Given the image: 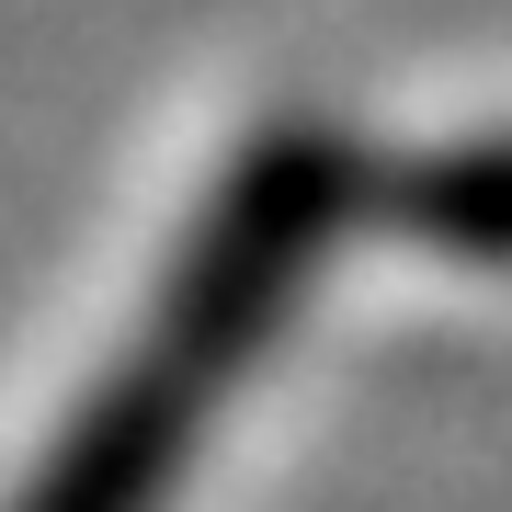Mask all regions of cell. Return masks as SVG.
I'll return each mask as SVG.
<instances>
[{
    "label": "cell",
    "instance_id": "cell-1",
    "mask_svg": "<svg viewBox=\"0 0 512 512\" xmlns=\"http://www.w3.org/2000/svg\"><path fill=\"white\" fill-rule=\"evenodd\" d=\"M342 205H353L342 137H319V126H274L262 137L228 171V194L194 217V239L171 251L137 342L69 410L57 456L35 467V490L12 512H160V490L183 478L194 433H205V410L274 342V319L296 308V285H308L319 239L342 228Z\"/></svg>",
    "mask_w": 512,
    "mask_h": 512
},
{
    "label": "cell",
    "instance_id": "cell-2",
    "mask_svg": "<svg viewBox=\"0 0 512 512\" xmlns=\"http://www.w3.org/2000/svg\"><path fill=\"white\" fill-rule=\"evenodd\" d=\"M410 217L444 239V251H490L512 262V148H444V160L410 171Z\"/></svg>",
    "mask_w": 512,
    "mask_h": 512
}]
</instances>
